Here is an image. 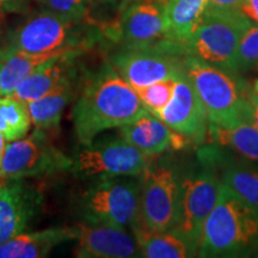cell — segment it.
<instances>
[{
    "label": "cell",
    "instance_id": "6da1fadb",
    "mask_svg": "<svg viewBox=\"0 0 258 258\" xmlns=\"http://www.w3.org/2000/svg\"><path fill=\"white\" fill-rule=\"evenodd\" d=\"M146 110L135 90L105 63L83 82L72 110L74 132L80 144H90L104 131L131 123Z\"/></svg>",
    "mask_w": 258,
    "mask_h": 258
},
{
    "label": "cell",
    "instance_id": "7a4b0ae2",
    "mask_svg": "<svg viewBox=\"0 0 258 258\" xmlns=\"http://www.w3.org/2000/svg\"><path fill=\"white\" fill-rule=\"evenodd\" d=\"M185 72L201 99L208 123L220 127L252 122L257 96L246 80L191 55L184 56Z\"/></svg>",
    "mask_w": 258,
    "mask_h": 258
},
{
    "label": "cell",
    "instance_id": "3957f363",
    "mask_svg": "<svg viewBox=\"0 0 258 258\" xmlns=\"http://www.w3.org/2000/svg\"><path fill=\"white\" fill-rule=\"evenodd\" d=\"M258 251V211L221 183L203 226L200 257H238Z\"/></svg>",
    "mask_w": 258,
    "mask_h": 258
},
{
    "label": "cell",
    "instance_id": "277c9868",
    "mask_svg": "<svg viewBox=\"0 0 258 258\" xmlns=\"http://www.w3.org/2000/svg\"><path fill=\"white\" fill-rule=\"evenodd\" d=\"M103 41L99 24L93 19H76L41 10L10 32L4 47L28 53H86Z\"/></svg>",
    "mask_w": 258,
    "mask_h": 258
},
{
    "label": "cell",
    "instance_id": "5b68a950",
    "mask_svg": "<svg viewBox=\"0 0 258 258\" xmlns=\"http://www.w3.org/2000/svg\"><path fill=\"white\" fill-rule=\"evenodd\" d=\"M252 22L240 10H220L207 6L201 21L184 44L186 55L239 73L238 46Z\"/></svg>",
    "mask_w": 258,
    "mask_h": 258
},
{
    "label": "cell",
    "instance_id": "8992f818",
    "mask_svg": "<svg viewBox=\"0 0 258 258\" xmlns=\"http://www.w3.org/2000/svg\"><path fill=\"white\" fill-rule=\"evenodd\" d=\"M78 209L84 221L132 228L140 221L139 176L93 178L80 194Z\"/></svg>",
    "mask_w": 258,
    "mask_h": 258
},
{
    "label": "cell",
    "instance_id": "52a82bcc",
    "mask_svg": "<svg viewBox=\"0 0 258 258\" xmlns=\"http://www.w3.org/2000/svg\"><path fill=\"white\" fill-rule=\"evenodd\" d=\"M199 158V166L180 175L178 212L172 227L198 247L203 226L218 201L222 183L212 148L202 150Z\"/></svg>",
    "mask_w": 258,
    "mask_h": 258
},
{
    "label": "cell",
    "instance_id": "ba28073f",
    "mask_svg": "<svg viewBox=\"0 0 258 258\" xmlns=\"http://www.w3.org/2000/svg\"><path fill=\"white\" fill-rule=\"evenodd\" d=\"M152 156L140 180V220L152 231H167L175 226L178 212L180 172L172 161Z\"/></svg>",
    "mask_w": 258,
    "mask_h": 258
},
{
    "label": "cell",
    "instance_id": "9c48e42d",
    "mask_svg": "<svg viewBox=\"0 0 258 258\" xmlns=\"http://www.w3.org/2000/svg\"><path fill=\"white\" fill-rule=\"evenodd\" d=\"M184 47L169 40L153 47H120L110 56L112 69L133 89L185 73Z\"/></svg>",
    "mask_w": 258,
    "mask_h": 258
},
{
    "label": "cell",
    "instance_id": "30bf717a",
    "mask_svg": "<svg viewBox=\"0 0 258 258\" xmlns=\"http://www.w3.org/2000/svg\"><path fill=\"white\" fill-rule=\"evenodd\" d=\"M103 40L120 47H153L171 40L166 0H134L101 25ZM173 41V40H172Z\"/></svg>",
    "mask_w": 258,
    "mask_h": 258
},
{
    "label": "cell",
    "instance_id": "8fae6325",
    "mask_svg": "<svg viewBox=\"0 0 258 258\" xmlns=\"http://www.w3.org/2000/svg\"><path fill=\"white\" fill-rule=\"evenodd\" d=\"M72 158L54 145L43 129L36 128L19 140L6 145L0 177L4 179H24L51 176L71 170Z\"/></svg>",
    "mask_w": 258,
    "mask_h": 258
},
{
    "label": "cell",
    "instance_id": "7c38bea8",
    "mask_svg": "<svg viewBox=\"0 0 258 258\" xmlns=\"http://www.w3.org/2000/svg\"><path fill=\"white\" fill-rule=\"evenodd\" d=\"M151 157L123 139H104L82 145L72 159L71 171L78 178L139 176Z\"/></svg>",
    "mask_w": 258,
    "mask_h": 258
},
{
    "label": "cell",
    "instance_id": "4fadbf2b",
    "mask_svg": "<svg viewBox=\"0 0 258 258\" xmlns=\"http://www.w3.org/2000/svg\"><path fill=\"white\" fill-rule=\"evenodd\" d=\"M156 116L171 129L190 139L192 144L206 141L207 112L186 72L177 79L172 98Z\"/></svg>",
    "mask_w": 258,
    "mask_h": 258
},
{
    "label": "cell",
    "instance_id": "5bb4252c",
    "mask_svg": "<svg viewBox=\"0 0 258 258\" xmlns=\"http://www.w3.org/2000/svg\"><path fill=\"white\" fill-rule=\"evenodd\" d=\"M76 257L132 258L140 257L134 234L127 228L108 224L84 221L77 225Z\"/></svg>",
    "mask_w": 258,
    "mask_h": 258
},
{
    "label": "cell",
    "instance_id": "9a60e30c",
    "mask_svg": "<svg viewBox=\"0 0 258 258\" xmlns=\"http://www.w3.org/2000/svg\"><path fill=\"white\" fill-rule=\"evenodd\" d=\"M121 138L147 156L184 150L192 141L171 129L153 112L146 110L137 120L118 129Z\"/></svg>",
    "mask_w": 258,
    "mask_h": 258
},
{
    "label": "cell",
    "instance_id": "2e32d148",
    "mask_svg": "<svg viewBox=\"0 0 258 258\" xmlns=\"http://www.w3.org/2000/svg\"><path fill=\"white\" fill-rule=\"evenodd\" d=\"M41 196L23 179H5L0 188V244L23 233Z\"/></svg>",
    "mask_w": 258,
    "mask_h": 258
},
{
    "label": "cell",
    "instance_id": "e0dca14e",
    "mask_svg": "<svg viewBox=\"0 0 258 258\" xmlns=\"http://www.w3.org/2000/svg\"><path fill=\"white\" fill-rule=\"evenodd\" d=\"M83 51H71L42 66L17 86L12 97L29 103L41 98L71 80L80 79L78 59Z\"/></svg>",
    "mask_w": 258,
    "mask_h": 258
},
{
    "label": "cell",
    "instance_id": "ac0fdd59",
    "mask_svg": "<svg viewBox=\"0 0 258 258\" xmlns=\"http://www.w3.org/2000/svg\"><path fill=\"white\" fill-rule=\"evenodd\" d=\"M78 227H51L32 233H19L0 244V258L47 257L61 243L76 240Z\"/></svg>",
    "mask_w": 258,
    "mask_h": 258
},
{
    "label": "cell",
    "instance_id": "d6986e66",
    "mask_svg": "<svg viewBox=\"0 0 258 258\" xmlns=\"http://www.w3.org/2000/svg\"><path fill=\"white\" fill-rule=\"evenodd\" d=\"M137 239L140 257L188 258L199 253V247L175 230L152 231L141 220L132 228Z\"/></svg>",
    "mask_w": 258,
    "mask_h": 258
},
{
    "label": "cell",
    "instance_id": "ffe728a7",
    "mask_svg": "<svg viewBox=\"0 0 258 258\" xmlns=\"http://www.w3.org/2000/svg\"><path fill=\"white\" fill-rule=\"evenodd\" d=\"M67 53L71 51L38 54L3 47L0 49V95L11 96L25 78Z\"/></svg>",
    "mask_w": 258,
    "mask_h": 258
},
{
    "label": "cell",
    "instance_id": "44dd1931",
    "mask_svg": "<svg viewBox=\"0 0 258 258\" xmlns=\"http://www.w3.org/2000/svg\"><path fill=\"white\" fill-rule=\"evenodd\" d=\"M79 82L80 79L71 80L46 96L27 103L31 123L35 128L49 131L59 127L64 108L78 96Z\"/></svg>",
    "mask_w": 258,
    "mask_h": 258
},
{
    "label": "cell",
    "instance_id": "7402d4cb",
    "mask_svg": "<svg viewBox=\"0 0 258 258\" xmlns=\"http://www.w3.org/2000/svg\"><path fill=\"white\" fill-rule=\"evenodd\" d=\"M213 156L217 165L221 167V182L258 211V166L237 160H222L220 152L214 148Z\"/></svg>",
    "mask_w": 258,
    "mask_h": 258
},
{
    "label": "cell",
    "instance_id": "603a6c76",
    "mask_svg": "<svg viewBox=\"0 0 258 258\" xmlns=\"http://www.w3.org/2000/svg\"><path fill=\"white\" fill-rule=\"evenodd\" d=\"M206 141L237 151L246 159L258 163V129L252 122L233 127L208 123Z\"/></svg>",
    "mask_w": 258,
    "mask_h": 258
},
{
    "label": "cell",
    "instance_id": "cb8c5ba5",
    "mask_svg": "<svg viewBox=\"0 0 258 258\" xmlns=\"http://www.w3.org/2000/svg\"><path fill=\"white\" fill-rule=\"evenodd\" d=\"M207 0H166V14L171 40L184 47L198 28Z\"/></svg>",
    "mask_w": 258,
    "mask_h": 258
},
{
    "label": "cell",
    "instance_id": "d4e9b609",
    "mask_svg": "<svg viewBox=\"0 0 258 258\" xmlns=\"http://www.w3.org/2000/svg\"><path fill=\"white\" fill-rule=\"evenodd\" d=\"M31 124L27 103L12 96L0 97V133L8 143L24 138Z\"/></svg>",
    "mask_w": 258,
    "mask_h": 258
},
{
    "label": "cell",
    "instance_id": "484cf974",
    "mask_svg": "<svg viewBox=\"0 0 258 258\" xmlns=\"http://www.w3.org/2000/svg\"><path fill=\"white\" fill-rule=\"evenodd\" d=\"M176 82L177 80L175 79L160 80V82H156L134 90L144 105L156 115L157 112L163 110L170 102V99L172 98Z\"/></svg>",
    "mask_w": 258,
    "mask_h": 258
},
{
    "label": "cell",
    "instance_id": "4316f807",
    "mask_svg": "<svg viewBox=\"0 0 258 258\" xmlns=\"http://www.w3.org/2000/svg\"><path fill=\"white\" fill-rule=\"evenodd\" d=\"M41 10L76 19H92L93 0H36Z\"/></svg>",
    "mask_w": 258,
    "mask_h": 258
},
{
    "label": "cell",
    "instance_id": "83f0119b",
    "mask_svg": "<svg viewBox=\"0 0 258 258\" xmlns=\"http://www.w3.org/2000/svg\"><path fill=\"white\" fill-rule=\"evenodd\" d=\"M258 61V24L253 25L244 32L240 38L237 53L238 71L249 70Z\"/></svg>",
    "mask_w": 258,
    "mask_h": 258
},
{
    "label": "cell",
    "instance_id": "f1b7e54d",
    "mask_svg": "<svg viewBox=\"0 0 258 258\" xmlns=\"http://www.w3.org/2000/svg\"><path fill=\"white\" fill-rule=\"evenodd\" d=\"M32 0H0V15L27 14Z\"/></svg>",
    "mask_w": 258,
    "mask_h": 258
},
{
    "label": "cell",
    "instance_id": "f546056e",
    "mask_svg": "<svg viewBox=\"0 0 258 258\" xmlns=\"http://www.w3.org/2000/svg\"><path fill=\"white\" fill-rule=\"evenodd\" d=\"M132 2H134V0H93L92 8L95 5L103 6V8L111 10V11H115L116 16H117L118 14H120L121 10L123 9L124 6L131 4ZM91 11H92V10H91Z\"/></svg>",
    "mask_w": 258,
    "mask_h": 258
},
{
    "label": "cell",
    "instance_id": "4dcf8cb0",
    "mask_svg": "<svg viewBox=\"0 0 258 258\" xmlns=\"http://www.w3.org/2000/svg\"><path fill=\"white\" fill-rule=\"evenodd\" d=\"M240 11L250 19L258 24V0H243Z\"/></svg>",
    "mask_w": 258,
    "mask_h": 258
},
{
    "label": "cell",
    "instance_id": "1f68e13d",
    "mask_svg": "<svg viewBox=\"0 0 258 258\" xmlns=\"http://www.w3.org/2000/svg\"><path fill=\"white\" fill-rule=\"evenodd\" d=\"M243 0H207V6L220 10H240Z\"/></svg>",
    "mask_w": 258,
    "mask_h": 258
},
{
    "label": "cell",
    "instance_id": "d6a6232c",
    "mask_svg": "<svg viewBox=\"0 0 258 258\" xmlns=\"http://www.w3.org/2000/svg\"><path fill=\"white\" fill-rule=\"evenodd\" d=\"M6 139L4 135L0 133V167H2V163H3V158H4L5 154V150H6Z\"/></svg>",
    "mask_w": 258,
    "mask_h": 258
},
{
    "label": "cell",
    "instance_id": "836d02e7",
    "mask_svg": "<svg viewBox=\"0 0 258 258\" xmlns=\"http://www.w3.org/2000/svg\"><path fill=\"white\" fill-rule=\"evenodd\" d=\"M252 123L254 127L258 129V97L256 99V103H254L253 106V112H252Z\"/></svg>",
    "mask_w": 258,
    "mask_h": 258
},
{
    "label": "cell",
    "instance_id": "e575fe53",
    "mask_svg": "<svg viewBox=\"0 0 258 258\" xmlns=\"http://www.w3.org/2000/svg\"><path fill=\"white\" fill-rule=\"evenodd\" d=\"M252 91L254 95H256L258 97V79L256 80V82L253 83V86H252Z\"/></svg>",
    "mask_w": 258,
    "mask_h": 258
},
{
    "label": "cell",
    "instance_id": "d590c367",
    "mask_svg": "<svg viewBox=\"0 0 258 258\" xmlns=\"http://www.w3.org/2000/svg\"><path fill=\"white\" fill-rule=\"evenodd\" d=\"M4 178H2V177H0V188H2L3 186V184H4Z\"/></svg>",
    "mask_w": 258,
    "mask_h": 258
},
{
    "label": "cell",
    "instance_id": "8d00e7d4",
    "mask_svg": "<svg viewBox=\"0 0 258 258\" xmlns=\"http://www.w3.org/2000/svg\"><path fill=\"white\" fill-rule=\"evenodd\" d=\"M0 97H2V95H0Z\"/></svg>",
    "mask_w": 258,
    "mask_h": 258
},
{
    "label": "cell",
    "instance_id": "74e56055",
    "mask_svg": "<svg viewBox=\"0 0 258 258\" xmlns=\"http://www.w3.org/2000/svg\"><path fill=\"white\" fill-rule=\"evenodd\" d=\"M0 16H2V15H0Z\"/></svg>",
    "mask_w": 258,
    "mask_h": 258
}]
</instances>
